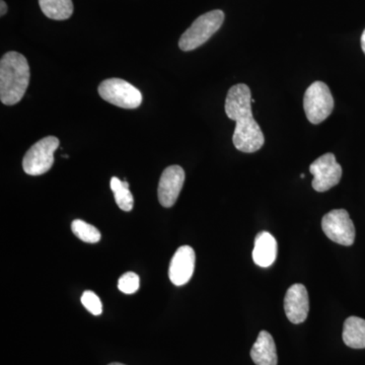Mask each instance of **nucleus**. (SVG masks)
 <instances>
[{
    "label": "nucleus",
    "instance_id": "nucleus-1",
    "mask_svg": "<svg viewBox=\"0 0 365 365\" xmlns=\"http://www.w3.org/2000/svg\"><path fill=\"white\" fill-rule=\"evenodd\" d=\"M225 113L237 123L232 135L235 148L246 153L260 150L265 143V137L259 124L255 121L251 90L248 86L239 83L230 88L225 100Z\"/></svg>",
    "mask_w": 365,
    "mask_h": 365
},
{
    "label": "nucleus",
    "instance_id": "nucleus-2",
    "mask_svg": "<svg viewBox=\"0 0 365 365\" xmlns=\"http://www.w3.org/2000/svg\"><path fill=\"white\" fill-rule=\"evenodd\" d=\"M30 83V66L24 55L9 52L0 61V100L14 106L21 102Z\"/></svg>",
    "mask_w": 365,
    "mask_h": 365
},
{
    "label": "nucleus",
    "instance_id": "nucleus-3",
    "mask_svg": "<svg viewBox=\"0 0 365 365\" xmlns=\"http://www.w3.org/2000/svg\"><path fill=\"white\" fill-rule=\"evenodd\" d=\"M223 21L225 14L220 9L199 16L180 38V49L188 52L200 47L222 28Z\"/></svg>",
    "mask_w": 365,
    "mask_h": 365
},
{
    "label": "nucleus",
    "instance_id": "nucleus-4",
    "mask_svg": "<svg viewBox=\"0 0 365 365\" xmlns=\"http://www.w3.org/2000/svg\"><path fill=\"white\" fill-rule=\"evenodd\" d=\"M59 148V139L47 136L34 144L24 157L23 169L30 176L46 174L54 165V153Z\"/></svg>",
    "mask_w": 365,
    "mask_h": 365
},
{
    "label": "nucleus",
    "instance_id": "nucleus-5",
    "mask_svg": "<svg viewBox=\"0 0 365 365\" xmlns=\"http://www.w3.org/2000/svg\"><path fill=\"white\" fill-rule=\"evenodd\" d=\"M304 109L312 124H319L332 114L334 98L325 83L314 81L304 93Z\"/></svg>",
    "mask_w": 365,
    "mask_h": 365
},
{
    "label": "nucleus",
    "instance_id": "nucleus-6",
    "mask_svg": "<svg viewBox=\"0 0 365 365\" xmlns=\"http://www.w3.org/2000/svg\"><path fill=\"white\" fill-rule=\"evenodd\" d=\"M103 100L124 109H136L143 103L140 91L121 78H109L98 86Z\"/></svg>",
    "mask_w": 365,
    "mask_h": 365
},
{
    "label": "nucleus",
    "instance_id": "nucleus-7",
    "mask_svg": "<svg viewBox=\"0 0 365 365\" xmlns=\"http://www.w3.org/2000/svg\"><path fill=\"white\" fill-rule=\"evenodd\" d=\"M322 228L331 241L352 246L355 241V227L349 213L345 209H334L322 220Z\"/></svg>",
    "mask_w": 365,
    "mask_h": 365
},
{
    "label": "nucleus",
    "instance_id": "nucleus-8",
    "mask_svg": "<svg viewBox=\"0 0 365 365\" xmlns=\"http://www.w3.org/2000/svg\"><path fill=\"white\" fill-rule=\"evenodd\" d=\"M309 172L314 176L312 185L317 192H326L332 189L339 184L342 177V168L336 160L335 155L331 153L317 158L309 165Z\"/></svg>",
    "mask_w": 365,
    "mask_h": 365
},
{
    "label": "nucleus",
    "instance_id": "nucleus-9",
    "mask_svg": "<svg viewBox=\"0 0 365 365\" xmlns=\"http://www.w3.org/2000/svg\"><path fill=\"white\" fill-rule=\"evenodd\" d=\"M185 182V172L180 165L167 168L158 182V201L163 207L170 208L177 202Z\"/></svg>",
    "mask_w": 365,
    "mask_h": 365
},
{
    "label": "nucleus",
    "instance_id": "nucleus-10",
    "mask_svg": "<svg viewBox=\"0 0 365 365\" xmlns=\"http://www.w3.org/2000/svg\"><path fill=\"white\" fill-rule=\"evenodd\" d=\"M195 252L190 246H182L173 256L169 269V277L177 287L188 283L195 269Z\"/></svg>",
    "mask_w": 365,
    "mask_h": 365
},
{
    "label": "nucleus",
    "instance_id": "nucleus-11",
    "mask_svg": "<svg viewBox=\"0 0 365 365\" xmlns=\"http://www.w3.org/2000/svg\"><path fill=\"white\" fill-rule=\"evenodd\" d=\"M284 311L292 324L306 321L309 311V294L304 285L297 283L288 288L284 297Z\"/></svg>",
    "mask_w": 365,
    "mask_h": 365
},
{
    "label": "nucleus",
    "instance_id": "nucleus-12",
    "mask_svg": "<svg viewBox=\"0 0 365 365\" xmlns=\"http://www.w3.org/2000/svg\"><path fill=\"white\" fill-rule=\"evenodd\" d=\"M277 242L270 232H261L256 235L253 260L262 268L270 267L277 257Z\"/></svg>",
    "mask_w": 365,
    "mask_h": 365
},
{
    "label": "nucleus",
    "instance_id": "nucleus-13",
    "mask_svg": "<svg viewBox=\"0 0 365 365\" xmlns=\"http://www.w3.org/2000/svg\"><path fill=\"white\" fill-rule=\"evenodd\" d=\"M251 357L256 365H277L275 342L267 331H261L252 347Z\"/></svg>",
    "mask_w": 365,
    "mask_h": 365
},
{
    "label": "nucleus",
    "instance_id": "nucleus-14",
    "mask_svg": "<svg viewBox=\"0 0 365 365\" xmlns=\"http://www.w3.org/2000/svg\"><path fill=\"white\" fill-rule=\"evenodd\" d=\"M343 341L348 347L354 349L365 348V319L349 317L343 327Z\"/></svg>",
    "mask_w": 365,
    "mask_h": 365
},
{
    "label": "nucleus",
    "instance_id": "nucleus-15",
    "mask_svg": "<svg viewBox=\"0 0 365 365\" xmlns=\"http://www.w3.org/2000/svg\"><path fill=\"white\" fill-rule=\"evenodd\" d=\"M41 9L47 18L64 21L73 14L72 0H39Z\"/></svg>",
    "mask_w": 365,
    "mask_h": 365
},
{
    "label": "nucleus",
    "instance_id": "nucleus-16",
    "mask_svg": "<svg viewBox=\"0 0 365 365\" xmlns=\"http://www.w3.org/2000/svg\"><path fill=\"white\" fill-rule=\"evenodd\" d=\"M111 189L119 208L123 211H131L134 205V198L129 190L128 182L121 181L118 178L113 177Z\"/></svg>",
    "mask_w": 365,
    "mask_h": 365
},
{
    "label": "nucleus",
    "instance_id": "nucleus-17",
    "mask_svg": "<svg viewBox=\"0 0 365 365\" xmlns=\"http://www.w3.org/2000/svg\"><path fill=\"white\" fill-rule=\"evenodd\" d=\"M71 230L74 235L83 242L96 244L101 240V232L98 228L83 220H73L71 223Z\"/></svg>",
    "mask_w": 365,
    "mask_h": 365
},
{
    "label": "nucleus",
    "instance_id": "nucleus-18",
    "mask_svg": "<svg viewBox=\"0 0 365 365\" xmlns=\"http://www.w3.org/2000/svg\"><path fill=\"white\" fill-rule=\"evenodd\" d=\"M140 287V280L139 276L133 272H127L120 277L118 281V288L121 290L123 294H135Z\"/></svg>",
    "mask_w": 365,
    "mask_h": 365
},
{
    "label": "nucleus",
    "instance_id": "nucleus-19",
    "mask_svg": "<svg viewBox=\"0 0 365 365\" xmlns=\"http://www.w3.org/2000/svg\"><path fill=\"white\" fill-rule=\"evenodd\" d=\"M81 304L93 316H100L103 313L102 302L95 292H90V290L83 292V297H81Z\"/></svg>",
    "mask_w": 365,
    "mask_h": 365
},
{
    "label": "nucleus",
    "instance_id": "nucleus-20",
    "mask_svg": "<svg viewBox=\"0 0 365 365\" xmlns=\"http://www.w3.org/2000/svg\"><path fill=\"white\" fill-rule=\"evenodd\" d=\"M0 7H1V11H0V16H4L7 13V6L4 0L0 1Z\"/></svg>",
    "mask_w": 365,
    "mask_h": 365
},
{
    "label": "nucleus",
    "instance_id": "nucleus-21",
    "mask_svg": "<svg viewBox=\"0 0 365 365\" xmlns=\"http://www.w3.org/2000/svg\"><path fill=\"white\" fill-rule=\"evenodd\" d=\"M361 48L362 51H364L365 54V30L364 31V33H362L361 35Z\"/></svg>",
    "mask_w": 365,
    "mask_h": 365
},
{
    "label": "nucleus",
    "instance_id": "nucleus-22",
    "mask_svg": "<svg viewBox=\"0 0 365 365\" xmlns=\"http://www.w3.org/2000/svg\"><path fill=\"white\" fill-rule=\"evenodd\" d=\"M109 365H125V364H109Z\"/></svg>",
    "mask_w": 365,
    "mask_h": 365
}]
</instances>
